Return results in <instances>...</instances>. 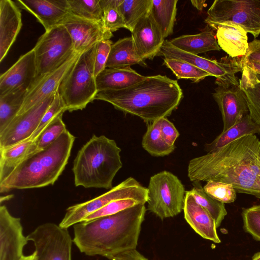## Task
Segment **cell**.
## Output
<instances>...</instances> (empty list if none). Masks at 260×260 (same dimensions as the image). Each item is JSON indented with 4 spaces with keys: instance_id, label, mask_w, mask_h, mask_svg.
<instances>
[{
    "instance_id": "cell-1",
    "label": "cell",
    "mask_w": 260,
    "mask_h": 260,
    "mask_svg": "<svg viewBox=\"0 0 260 260\" xmlns=\"http://www.w3.org/2000/svg\"><path fill=\"white\" fill-rule=\"evenodd\" d=\"M191 181H216L260 199V140L255 135L236 140L189 160Z\"/></svg>"
},
{
    "instance_id": "cell-2",
    "label": "cell",
    "mask_w": 260,
    "mask_h": 260,
    "mask_svg": "<svg viewBox=\"0 0 260 260\" xmlns=\"http://www.w3.org/2000/svg\"><path fill=\"white\" fill-rule=\"evenodd\" d=\"M146 208L139 204L116 214L74 225L73 242L89 256L111 260L115 256L136 249Z\"/></svg>"
},
{
    "instance_id": "cell-3",
    "label": "cell",
    "mask_w": 260,
    "mask_h": 260,
    "mask_svg": "<svg viewBox=\"0 0 260 260\" xmlns=\"http://www.w3.org/2000/svg\"><path fill=\"white\" fill-rule=\"evenodd\" d=\"M182 98L177 80L157 75L146 76L121 90L98 91L95 100L109 103L125 114L140 117L147 124L169 116Z\"/></svg>"
},
{
    "instance_id": "cell-4",
    "label": "cell",
    "mask_w": 260,
    "mask_h": 260,
    "mask_svg": "<svg viewBox=\"0 0 260 260\" xmlns=\"http://www.w3.org/2000/svg\"><path fill=\"white\" fill-rule=\"evenodd\" d=\"M120 152L114 140L93 135L78 151L74 160L75 185L111 189L113 179L122 166Z\"/></svg>"
},
{
    "instance_id": "cell-5",
    "label": "cell",
    "mask_w": 260,
    "mask_h": 260,
    "mask_svg": "<svg viewBox=\"0 0 260 260\" xmlns=\"http://www.w3.org/2000/svg\"><path fill=\"white\" fill-rule=\"evenodd\" d=\"M96 44L80 55L59 85L58 92L67 111L82 110L95 100L98 92L94 75Z\"/></svg>"
},
{
    "instance_id": "cell-6",
    "label": "cell",
    "mask_w": 260,
    "mask_h": 260,
    "mask_svg": "<svg viewBox=\"0 0 260 260\" xmlns=\"http://www.w3.org/2000/svg\"><path fill=\"white\" fill-rule=\"evenodd\" d=\"M186 191L172 173L160 172L150 178L147 188V209L160 219L172 217L183 210Z\"/></svg>"
},
{
    "instance_id": "cell-7",
    "label": "cell",
    "mask_w": 260,
    "mask_h": 260,
    "mask_svg": "<svg viewBox=\"0 0 260 260\" xmlns=\"http://www.w3.org/2000/svg\"><path fill=\"white\" fill-rule=\"evenodd\" d=\"M205 22L213 29L221 23L232 22L256 38L260 34V0H215Z\"/></svg>"
},
{
    "instance_id": "cell-8",
    "label": "cell",
    "mask_w": 260,
    "mask_h": 260,
    "mask_svg": "<svg viewBox=\"0 0 260 260\" xmlns=\"http://www.w3.org/2000/svg\"><path fill=\"white\" fill-rule=\"evenodd\" d=\"M33 49L37 67L34 83L59 68L75 52L71 38L61 24L45 31Z\"/></svg>"
},
{
    "instance_id": "cell-9",
    "label": "cell",
    "mask_w": 260,
    "mask_h": 260,
    "mask_svg": "<svg viewBox=\"0 0 260 260\" xmlns=\"http://www.w3.org/2000/svg\"><path fill=\"white\" fill-rule=\"evenodd\" d=\"M127 198L137 199L147 203V188L135 178L129 177L100 196L68 207L59 225L68 229L82 221L87 216L111 201Z\"/></svg>"
},
{
    "instance_id": "cell-10",
    "label": "cell",
    "mask_w": 260,
    "mask_h": 260,
    "mask_svg": "<svg viewBox=\"0 0 260 260\" xmlns=\"http://www.w3.org/2000/svg\"><path fill=\"white\" fill-rule=\"evenodd\" d=\"M26 238L34 243V260H71L73 241L68 229L46 223L38 226Z\"/></svg>"
},
{
    "instance_id": "cell-11",
    "label": "cell",
    "mask_w": 260,
    "mask_h": 260,
    "mask_svg": "<svg viewBox=\"0 0 260 260\" xmlns=\"http://www.w3.org/2000/svg\"><path fill=\"white\" fill-rule=\"evenodd\" d=\"M157 56L183 60L207 72L216 79L234 83L239 82L235 74L242 71L239 58L225 56L218 61L184 51L174 46L167 40H165Z\"/></svg>"
},
{
    "instance_id": "cell-12",
    "label": "cell",
    "mask_w": 260,
    "mask_h": 260,
    "mask_svg": "<svg viewBox=\"0 0 260 260\" xmlns=\"http://www.w3.org/2000/svg\"><path fill=\"white\" fill-rule=\"evenodd\" d=\"M212 93L221 112L224 132L249 113L245 95L239 82L234 83L216 79Z\"/></svg>"
},
{
    "instance_id": "cell-13",
    "label": "cell",
    "mask_w": 260,
    "mask_h": 260,
    "mask_svg": "<svg viewBox=\"0 0 260 260\" xmlns=\"http://www.w3.org/2000/svg\"><path fill=\"white\" fill-rule=\"evenodd\" d=\"M54 95L48 98L28 110L17 115L6 128L0 133V149L29 139L38 128Z\"/></svg>"
},
{
    "instance_id": "cell-14",
    "label": "cell",
    "mask_w": 260,
    "mask_h": 260,
    "mask_svg": "<svg viewBox=\"0 0 260 260\" xmlns=\"http://www.w3.org/2000/svg\"><path fill=\"white\" fill-rule=\"evenodd\" d=\"M54 184L36 153L28 156L3 181L1 193L14 189L40 188Z\"/></svg>"
},
{
    "instance_id": "cell-15",
    "label": "cell",
    "mask_w": 260,
    "mask_h": 260,
    "mask_svg": "<svg viewBox=\"0 0 260 260\" xmlns=\"http://www.w3.org/2000/svg\"><path fill=\"white\" fill-rule=\"evenodd\" d=\"M68 30L75 52L82 53L101 41L110 40L112 32L107 31L102 23L95 22L69 13L60 23Z\"/></svg>"
},
{
    "instance_id": "cell-16",
    "label": "cell",
    "mask_w": 260,
    "mask_h": 260,
    "mask_svg": "<svg viewBox=\"0 0 260 260\" xmlns=\"http://www.w3.org/2000/svg\"><path fill=\"white\" fill-rule=\"evenodd\" d=\"M20 218L13 216L5 205L0 206V260H20L27 243Z\"/></svg>"
},
{
    "instance_id": "cell-17",
    "label": "cell",
    "mask_w": 260,
    "mask_h": 260,
    "mask_svg": "<svg viewBox=\"0 0 260 260\" xmlns=\"http://www.w3.org/2000/svg\"><path fill=\"white\" fill-rule=\"evenodd\" d=\"M81 54L75 52L61 66L45 75L35 82L27 90L22 106L17 115L25 112L48 98L55 94L62 80Z\"/></svg>"
},
{
    "instance_id": "cell-18",
    "label": "cell",
    "mask_w": 260,
    "mask_h": 260,
    "mask_svg": "<svg viewBox=\"0 0 260 260\" xmlns=\"http://www.w3.org/2000/svg\"><path fill=\"white\" fill-rule=\"evenodd\" d=\"M75 140V136L67 129L48 147L35 153L54 183L68 163Z\"/></svg>"
},
{
    "instance_id": "cell-19",
    "label": "cell",
    "mask_w": 260,
    "mask_h": 260,
    "mask_svg": "<svg viewBox=\"0 0 260 260\" xmlns=\"http://www.w3.org/2000/svg\"><path fill=\"white\" fill-rule=\"evenodd\" d=\"M37 74L35 53L32 49L0 76V95L20 87L27 89L34 83Z\"/></svg>"
},
{
    "instance_id": "cell-20",
    "label": "cell",
    "mask_w": 260,
    "mask_h": 260,
    "mask_svg": "<svg viewBox=\"0 0 260 260\" xmlns=\"http://www.w3.org/2000/svg\"><path fill=\"white\" fill-rule=\"evenodd\" d=\"M20 8L32 14L47 31L59 24L69 13L68 0H17Z\"/></svg>"
},
{
    "instance_id": "cell-21",
    "label": "cell",
    "mask_w": 260,
    "mask_h": 260,
    "mask_svg": "<svg viewBox=\"0 0 260 260\" xmlns=\"http://www.w3.org/2000/svg\"><path fill=\"white\" fill-rule=\"evenodd\" d=\"M131 32L136 51L143 60L157 56L165 39L150 13L141 20Z\"/></svg>"
},
{
    "instance_id": "cell-22",
    "label": "cell",
    "mask_w": 260,
    "mask_h": 260,
    "mask_svg": "<svg viewBox=\"0 0 260 260\" xmlns=\"http://www.w3.org/2000/svg\"><path fill=\"white\" fill-rule=\"evenodd\" d=\"M22 25L20 8L15 1H0V62L7 55Z\"/></svg>"
},
{
    "instance_id": "cell-23",
    "label": "cell",
    "mask_w": 260,
    "mask_h": 260,
    "mask_svg": "<svg viewBox=\"0 0 260 260\" xmlns=\"http://www.w3.org/2000/svg\"><path fill=\"white\" fill-rule=\"evenodd\" d=\"M183 211L184 218L197 234L214 243H220L214 219L196 201L189 191L185 192Z\"/></svg>"
},
{
    "instance_id": "cell-24",
    "label": "cell",
    "mask_w": 260,
    "mask_h": 260,
    "mask_svg": "<svg viewBox=\"0 0 260 260\" xmlns=\"http://www.w3.org/2000/svg\"><path fill=\"white\" fill-rule=\"evenodd\" d=\"M216 37L220 48L232 58H240L246 55L249 47L247 32L240 25L232 22L218 25Z\"/></svg>"
},
{
    "instance_id": "cell-25",
    "label": "cell",
    "mask_w": 260,
    "mask_h": 260,
    "mask_svg": "<svg viewBox=\"0 0 260 260\" xmlns=\"http://www.w3.org/2000/svg\"><path fill=\"white\" fill-rule=\"evenodd\" d=\"M130 66L106 68L96 77L98 91L118 90L129 87L144 80Z\"/></svg>"
},
{
    "instance_id": "cell-26",
    "label": "cell",
    "mask_w": 260,
    "mask_h": 260,
    "mask_svg": "<svg viewBox=\"0 0 260 260\" xmlns=\"http://www.w3.org/2000/svg\"><path fill=\"white\" fill-rule=\"evenodd\" d=\"M37 139H28L0 149V182L7 178L28 156L35 152Z\"/></svg>"
},
{
    "instance_id": "cell-27",
    "label": "cell",
    "mask_w": 260,
    "mask_h": 260,
    "mask_svg": "<svg viewBox=\"0 0 260 260\" xmlns=\"http://www.w3.org/2000/svg\"><path fill=\"white\" fill-rule=\"evenodd\" d=\"M214 29H206L196 35H182L169 41L176 48L198 55L210 51H219Z\"/></svg>"
},
{
    "instance_id": "cell-28",
    "label": "cell",
    "mask_w": 260,
    "mask_h": 260,
    "mask_svg": "<svg viewBox=\"0 0 260 260\" xmlns=\"http://www.w3.org/2000/svg\"><path fill=\"white\" fill-rule=\"evenodd\" d=\"M260 133V125L254 121L249 113L243 117L224 132H221L212 142L205 145V150L215 151L240 138Z\"/></svg>"
},
{
    "instance_id": "cell-29",
    "label": "cell",
    "mask_w": 260,
    "mask_h": 260,
    "mask_svg": "<svg viewBox=\"0 0 260 260\" xmlns=\"http://www.w3.org/2000/svg\"><path fill=\"white\" fill-rule=\"evenodd\" d=\"M240 86L247 101L249 114L260 125V74L242 66Z\"/></svg>"
},
{
    "instance_id": "cell-30",
    "label": "cell",
    "mask_w": 260,
    "mask_h": 260,
    "mask_svg": "<svg viewBox=\"0 0 260 260\" xmlns=\"http://www.w3.org/2000/svg\"><path fill=\"white\" fill-rule=\"evenodd\" d=\"M136 64L146 65L145 60L138 55L132 37L120 39L112 45L106 68Z\"/></svg>"
},
{
    "instance_id": "cell-31",
    "label": "cell",
    "mask_w": 260,
    "mask_h": 260,
    "mask_svg": "<svg viewBox=\"0 0 260 260\" xmlns=\"http://www.w3.org/2000/svg\"><path fill=\"white\" fill-rule=\"evenodd\" d=\"M177 0H152L150 15L164 38L173 32Z\"/></svg>"
},
{
    "instance_id": "cell-32",
    "label": "cell",
    "mask_w": 260,
    "mask_h": 260,
    "mask_svg": "<svg viewBox=\"0 0 260 260\" xmlns=\"http://www.w3.org/2000/svg\"><path fill=\"white\" fill-rule=\"evenodd\" d=\"M27 91L26 88L20 87L0 95V133L18 114Z\"/></svg>"
},
{
    "instance_id": "cell-33",
    "label": "cell",
    "mask_w": 260,
    "mask_h": 260,
    "mask_svg": "<svg viewBox=\"0 0 260 260\" xmlns=\"http://www.w3.org/2000/svg\"><path fill=\"white\" fill-rule=\"evenodd\" d=\"M143 148L154 156H164L175 150V145H170L165 140L160 131V119L147 124V131L142 141Z\"/></svg>"
},
{
    "instance_id": "cell-34",
    "label": "cell",
    "mask_w": 260,
    "mask_h": 260,
    "mask_svg": "<svg viewBox=\"0 0 260 260\" xmlns=\"http://www.w3.org/2000/svg\"><path fill=\"white\" fill-rule=\"evenodd\" d=\"M151 6L152 0H122L118 9L126 29L132 32L141 20L150 14Z\"/></svg>"
},
{
    "instance_id": "cell-35",
    "label": "cell",
    "mask_w": 260,
    "mask_h": 260,
    "mask_svg": "<svg viewBox=\"0 0 260 260\" xmlns=\"http://www.w3.org/2000/svg\"><path fill=\"white\" fill-rule=\"evenodd\" d=\"M194 183L195 185L189 192L196 201L209 213L214 219L217 228H218L227 214L224 203L209 196L199 182Z\"/></svg>"
},
{
    "instance_id": "cell-36",
    "label": "cell",
    "mask_w": 260,
    "mask_h": 260,
    "mask_svg": "<svg viewBox=\"0 0 260 260\" xmlns=\"http://www.w3.org/2000/svg\"><path fill=\"white\" fill-rule=\"evenodd\" d=\"M68 3L70 14L102 23L103 10L100 0H68Z\"/></svg>"
},
{
    "instance_id": "cell-37",
    "label": "cell",
    "mask_w": 260,
    "mask_h": 260,
    "mask_svg": "<svg viewBox=\"0 0 260 260\" xmlns=\"http://www.w3.org/2000/svg\"><path fill=\"white\" fill-rule=\"evenodd\" d=\"M163 64L170 69L178 79H189L198 82L211 76L207 72L182 60L165 58Z\"/></svg>"
},
{
    "instance_id": "cell-38",
    "label": "cell",
    "mask_w": 260,
    "mask_h": 260,
    "mask_svg": "<svg viewBox=\"0 0 260 260\" xmlns=\"http://www.w3.org/2000/svg\"><path fill=\"white\" fill-rule=\"evenodd\" d=\"M122 0H100L103 10L102 24L111 32L120 28H126L123 18L118 7Z\"/></svg>"
},
{
    "instance_id": "cell-39",
    "label": "cell",
    "mask_w": 260,
    "mask_h": 260,
    "mask_svg": "<svg viewBox=\"0 0 260 260\" xmlns=\"http://www.w3.org/2000/svg\"><path fill=\"white\" fill-rule=\"evenodd\" d=\"M61 113L57 116L42 132L37 138L35 153L43 150L54 142L66 130Z\"/></svg>"
},
{
    "instance_id": "cell-40",
    "label": "cell",
    "mask_w": 260,
    "mask_h": 260,
    "mask_svg": "<svg viewBox=\"0 0 260 260\" xmlns=\"http://www.w3.org/2000/svg\"><path fill=\"white\" fill-rule=\"evenodd\" d=\"M145 203L146 202L142 200L134 198L114 200L100 209L88 215L81 222H88L100 217L113 215L127 208L139 204H145Z\"/></svg>"
},
{
    "instance_id": "cell-41",
    "label": "cell",
    "mask_w": 260,
    "mask_h": 260,
    "mask_svg": "<svg viewBox=\"0 0 260 260\" xmlns=\"http://www.w3.org/2000/svg\"><path fill=\"white\" fill-rule=\"evenodd\" d=\"M203 188L213 199L223 203H231L236 199V191L232 185L225 183L210 180Z\"/></svg>"
},
{
    "instance_id": "cell-42",
    "label": "cell",
    "mask_w": 260,
    "mask_h": 260,
    "mask_svg": "<svg viewBox=\"0 0 260 260\" xmlns=\"http://www.w3.org/2000/svg\"><path fill=\"white\" fill-rule=\"evenodd\" d=\"M67 111L64 105L58 90L54 95L51 105L44 114L38 128L34 133L30 139H37L44 128L58 115L63 113Z\"/></svg>"
},
{
    "instance_id": "cell-43",
    "label": "cell",
    "mask_w": 260,
    "mask_h": 260,
    "mask_svg": "<svg viewBox=\"0 0 260 260\" xmlns=\"http://www.w3.org/2000/svg\"><path fill=\"white\" fill-rule=\"evenodd\" d=\"M242 216L245 231L260 241V205L243 209Z\"/></svg>"
},
{
    "instance_id": "cell-44",
    "label": "cell",
    "mask_w": 260,
    "mask_h": 260,
    "mask_svg": "<svg viewBox=\"0 0 260 260\" xmlns=\"http://www.w3.org/2000/svg\"><path fill=\"white\" fill-rule=\"evenodd\" d=\"M113 44L110 40H104L98 42L94 58V75L95 78L105 68Z\"/></svg>"
},
{
    "instance_id": "cell-45",
    "label": "cell",
    "mask_w": 260,
    "mask_h": 260,
    "mask_svg": "<svg viewBox=\"0 0 260 260\" xmlns=\"http://www.w3.org/2000/svg\"><path fill=\"white\" fill-rule=\"evenodd\" d=\"M160 131L165 140L170 145H174L175 142L179 136V133L174 124L167 117L160 119Z\"/></svg>"
},
{
    "instance_id": "cell-46",
    "label": "cell",
    "mask_w": 260,
    "mask_h": 260,
    "mask_svg": "<svg viewBox=\"0 0 260 260\" xmlns=\"http://www.w3.org/2000/svg\"><path fill=\"white\" fill-rule=\"evenodd\" d=\"M239 59L241 65L248 61L260 62V40L254 39L249 43L247 53Z\"/></svg>"
},
{
    "instance_id": "cell-47",
    "label": "cell",
    "mask_w": 260,
    "mask_h": 260,
    "mask_svg": "<svg viewBox=\"0 0 260 260\" xmlns=\"http://www.w3.org/2000/svg\"><path fill=\"white\" fill-rule=\"evenodd\" d=\"M111 260H148L136 249L131 250L114 256Z\"/></svg>"
},
{
    "instance_id": "cell-48",
    "label": "cell",
    "mask_w": 260,
    "mask_h": 260,
    "mask_svg": "<svg viewBox=\"0 0 260 260\" xmlns=\"http://www.w3.org/2000/svg\"><path fill=\"white\" fill-rule=\"evenodd\" d=\"M246 66L255 72L260 74V62L256 61H248L242 64L241 66Z\"/></svg>"
},
{
    "instance_id": "cell-49",
    "label": "cell",
    "mask_w": 260,
    "mask_h": 260,
    "mask_svg": "<svg viewBox=\"0 0 260 260\" xmlns=\"http://www.w3.org/2000/svg\"><path fill=\"white\" fill-rule=\"evenodd\" d=\"M190 2L193 6L199 11H202L203 8L206 6L205 0H191Z\"/></svg>"
},
{
    "instance_id": "cell-50",
    "label": "cell",
    "mask_w": 260,
    "mask_h": 260,
    "mask_svg": "<svg viewBox=\"0 0 260 260\" xmlns=\"http://www.w3.org/2000/svg\"><path fill=\"white\" fill-rule=\"evenodd\" d=\"M13 197H14V195H13V194H9V195H7L5 196L1 197V198H0L1 204H2L3 202L11 200V199H12L13 198Z\"/></svg>"
},
{
    "instance_id": "cell-51",
    "label": "cell",
    "mask_w": 260,
    "mask_h": 260,
    "mask_svg": "<svg viewBox=\"0 0 260 260\" xmlns=\"http://www.w3.org/2000/svg\"><path fill=\"white\" fill-rule=\"evenodd\" d=\"M35 257V254L33 253L32 254L27 255V256H23L22 258L20 260H34Z\"/></svg>"
},
{
    "instance_id": "cell-52",
    "label": "cell",
    "mask_w": 260,
    "mask_h": 260,
    "mask_svg": "<svg viewBox=\"0 0 260 260\" xmlns=\"http://www.w3.org/2000/svg\"><path fill=\"white\" fill-rule=\"evenodd\" d=\"M251 260H260V252L255 253L252 257Z\"/></svg>"
}]
</instances>
